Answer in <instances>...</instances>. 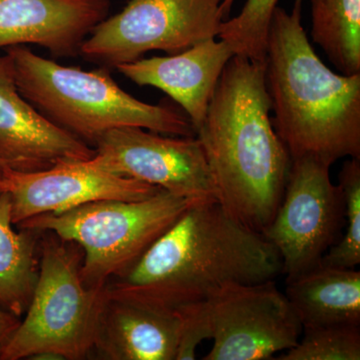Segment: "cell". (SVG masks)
<instances>
[{
    "label": "cell",
    "instance_id": "obj_23",
    "mask_svg": "<svg viewBox=\"0 0 360 360\" xmlns=\"http://www.w3.org/2000/svg\"><path fill=\"white\" fill-rule=\"evenodd\" d=\"M11 186V180L7 176L4 169L0 170V193L4 191H8Z\"/></svg>",
    "mask_w": 360,
    "mask_h": 360
},
{
    "label": "cell",
    "instance_id": "obj_12",
    "mask_svg": "<svg viewBox=\"0 0 360 360\" xmlns=\"http://www.w3.org/2000/svg\"><path fill=\"white\" fill-rule=\"evenodd\" d=\"M94 155V148L52 124L25 101L16 85L13 58L6 52L0 56V161L4 167L35 172Z\"/></svg>",
    "mask_w": 360,
    "mask_h": 360
},
{
    "label": "cell",
    "instance_id": "obj_18",
    "mask_svg": "<svg viewBox=\"0 0 360 360\" xmlns=\"http://www.w3.org/2000/svg\"><path fill=\"white\" fill-rule=\"evenodd\" d=\"M311 37L342 75H360V0H310Z\"/></svg>",
    "mask_w": 360,
    "mask_h": 360
},
{
    "label": "cell",
    "instance_id": "obj_4",
    "mask_svg": "<svg viewBox=\"0 0 360 360\" xmlns=\"http://www.w3.org/2000/svg\"><path fill=\"white\" fill-rule=\"evenodd\" d=\"M21 96L52 124L92 148L108 130L134 127L196 136L188 116L168 105L142 103L125 92L108 68L86 71L59 65L26 49L8 47Z\"/></svg>",
    "mask_w": 360,
    "mask_h": 360
},
{
    "label": "cell",
    "instance_id": "obj_2",
    "mask_svg": "<svg viewBox=\"0 0 360 360\" xmlns=\"http://www.w3.org/2000/svg\"><path fill=\"white\" fill-rule=\"evenodd\" d=\"M270 110L264 63L233 56L196 130L217 200L234 219L260 233L281 205L291 163Z\"/></svg>",
    "mask_w": 360,
    "mask_h": 360
},
{
    "label": "cell",
    "instance_id": "obj_20",
    "mask_svg": "<svg viewBox=\"0 0 360 360\" xmlns=\"http://www.w3.org/2000/svg\"><path fill=\"white\" fill-rule=\"evenodd\" d=\"M345 203V233L321 264L355 269L360 264V158H350L338 174Z\"/></svg>",
    "mask_w": 360,
    "mask_h": 360
},
{
    "label": "cell",
    "instance_id": "obj_22",
    "mask_svg": "<svg viewBox=\"0 0 360 360\" xmlns=\"http://www.w3.org/2000/svg\"><path fill=\"white\" fill-rule=\"evenodd\" d=\"M20 322V317L0 307V348L4 347L9 336L13 335Z\"/></svg>",
    "mask_w": 360,
    "mask_h": 360
},
{
    "label": "cell",
    "instance_id": "obj_17",
    "mask_svg": "<svg viewBox=\"0 0 360 360\" xmlns=\"http://www.w3.org/2000/svg\"><path fill=\"white\" fill-rule=\"evenodd\" d=\"M8 191L0 193V307L15 316L25 315L39 274L42 231H14Z\"/></svg>",
    "mask_w": 360,
    "mask_h": 360
},
{
    "label": "cell",
    "instance_id": "obj_1",
    "mask_svg": "<svg viewBox=\"0 0 360 360\" xmlns=\"http://www.w3.org/2000/svg\"><path fill=\"white\" fill-rule=\"evenodd\" d=\"M279 274L271 243L210 198L191 202L131 269L106 284V293L177 310L232 284L264 283Z\"/></svg>",
    "mask_w": 360,
    "mask_h": 360
},
{
    "label": "cell",
    "instance_id": "obj_3",
    "mask_svg": "<svg viewBox=\"0 0 360 360\" xmlns=\"http://www.w3.org/2000/svg\"><path fill=\"white\" fill-rule=\"evenodd\" d=\"M303 0L270 20L264 77L271 122L290 160L331 165L360 158V75H336L315 53L302 26Z\"/></svg>",
    "mask_w": 360,
    "mask_h": 360
},
{
    "label": "cell",
    "instance_id": "obj_14",
    "mask_svg": "<svg viewBox=\"0 0 360 360\" xmlns=\"http://www.w3.org/2000/svg\"><path fill=\"white\" fill-rule=\"evenodd\" d=\"M233 56L231 45L210 39L179 53L139 59L116 70L135 84L165 92L181 106L196 131L205 120L220 75Z\"/></svg>",
    "mask_w": 360,
    "mask_h": 360
},
{
    "label": "cell",
    "instance_id": "obj_5",
    "mask_svg": "<svg viewBox=\"0 0 360 360\" xmlns=\"http://www.w3.org/2000/svg\"><path fill=\"white\" fill-rule=\"evenodd\" d=\"M39 252L32 302L0 348V360L86 359L96 345L106 288L82 283L84 251L77 243L42 231Z\"/></svg>",
    "mask_w": 360,
    "mask_h": 360
},
{
    "label": "cell",
    "instance_id": "obj_9",
    "mask_svg": "<svg viewBox=\"0 0 360 360\" xmlns=\"http://www.w3.org/2000/svg\"><path fill=\"white\" fill-rule=\"evenodd\" d=\"M205 303L212 349L205 360H265L297 345L302 326L274 279L232 284Z\"/></svg>",
    "mask_w": 360,
    "mask_h": 360
},
{
    "label": "cell",
    "instance_id": "obj_11",
    "mask_svg": "<svg viewBox=\"0 0 360 360\" xmlns=\"http://www.w3.org/2000/svg\"><path fill=\"white\" fill-rule=\"evenodd\" d=\"M11 180L8 193L14 225L44 214L59 213L94 201H136L161 189L139 180L113 174L91 158L63 161L49 169L20 172L4 167Z\"/></svg>",
    "mask_w": 360,
    "mask_h": 360
},
{
    "label": "cell",
    "instance_id": "obj_19",
    "mask_svg": "<svg viewBox=\"0 0 360 360\" xmlns=\"http://www.w3.org/2000/svg\"><path fill=\"white\" fill-rule=\"evenodd\" d=\"M236 0H222L220 13L224 20L229 16ZM278 0H246L238 16L222 21L220 39L231 45L236 56L264 63L270 20Z\"/></svg>",
    "mask_w": 360,
    "mask_h": 360
},
{
    "label": "cell",
    "instance_id": "obj_15",
    "mask_svg": "<svg viewBox=\"0 0 360 360\" xmlns=\"http://www.w3.org/2000/svg\"><path fill=\"white\" fill-rule=\"evenodd\" d=\"M180 333L177 310L108 295L94 349L108 360H176Z\"/></svg>",
    "mask_w": 360,
    "mask_h": 360
},
{
    "label": "cell",
    "instance_id": "obj_13",
    "mask_svg": "<svg viewBox=\"0 0 360 360\" xmlns=\"http://www.w3.org/2000/svg\"><path fill=\"white\" fill-rule=\"evenodd\" d=\"M110 8V0H0V49L35 44L75 58Z\"/></svg>",
    "mask_w": 360,
    "mask_h": 360
},
{
    "label": "cell",
    "instance_id": "obj_7",
    "mask_svg": "<svg viewBox=\"0 0 360 360\" xmlns=\"http://www.w3.org/2000/svg\"><path fill=\"white\" fill-rule=\"evenodd\" d=\"M222 0H129L84 40L79 56L110 68L143 58L148 52L176 54L215 39L224 18Z\"/></svg>",
    "mask_w": 360,
    "mask_h": 360
},
{
    "label": "cell",
    "instance_id": "obj_21",
    "mask_svg": "<svg viewBox=\"0 0 360 360\" xmlns=\"http://www.w3.org/2000/svg\"><path fill=\"white\" fill-rule=\"evenodd\" d=\"M297 345L279 360H359L360 326L303 328Z\"/></svg>",
    "mask_w": 360,
    "mask_h": 360
},
{
    "label": "cell",
    "instance_id": "obj_10",
    "mask_svg": "<svg viewBox=\"0 0 360 360\" xmlns=\"http://www.w3.org/2000/svg\"><path fill=\"white\" fill-rule=\"evenodd\" d=\"M94 148L97 162L113 174L160 187L191 202L217 198L198 136L165 137L141 127H117L105 132Z\"/></svg>",
    "mask_w": 360,
    "mask_h": 360
},
{
    "label": "cell",
    "instance_id": "obj_6",
    "mask_svg": "<svg viewBox=\"0 0 360 360\" xmlns=\"http://www.w3.org/2000/svg\"><path fill=\"white\" fill-rule=\"evenodd\" d=\"M191 201L161 189L136 201H94L59 213L37 215L18 229L51 231L84 251L82 283L103 290L124 276L153 243L179 219Z\"/></svg>",
    "mask_w": 360,
    "mask_h": 360
},
{
    "label": "cell",
    "instance_id": "obj_8",
    "mask_svg": "<svg viewBox=\"0 0 360 360\" xmlns=\"http://www.w3.org/2000/svg\"><path fill=\"white\" fill-rule=\"evenodd\" d=\"M329 169L311 158L291 160L283 200L262 231L281 257L286 281L321 264L345 229V198Z\"/></svg>",
    "mask_w": 360,
    "mask_h": 360
},
{
    "label": "cell",
    "instance_id": "obj_16",
    "mask_svg": "<svg viewBox=\"0 0 360 360\" xmlns=\"http://www.w3.org/2000/svg\"><path fill=\"white\" fill-rule=\"evenodd\" d=\"M303 328L360 326V271L319 264L286 281Z\"/></svg>",
    "mask_w": 360,
    "mask_h": 360
},
{
    "label": "cell",
    "instance_id": "obj_24",
    "mask_svg": "<svg viewBox=\"0 0 360 360\" xmlns=\"http://www.w3.org/2000/svg\"><path fill=\"white\" fill-rule=\"evenodd\" d=\"M4 163H2L1 161H0V170L4 169Z\"/></svg>",
    "mask_w": 360,
    "mask_h": 360
}]
</instances>
